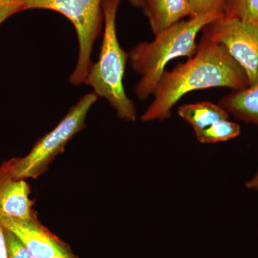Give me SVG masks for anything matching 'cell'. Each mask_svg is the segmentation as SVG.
Listing matches in <instances>:
<instances>
[{
  "label": "cell",
  "instance_id": "5bb4252c",
  "mask_svg": "<svg viewBox=\"0 0 258 258\" xmlns=\"http://www.w3.org/2000/svg\"><path fill=\"white\" fill-rule=\"evenodd\" d=\"M191 17L221 13L224 15L227 0H189Z\"/></svg>",
  "mask_w": 258,
  "mask_h": 258
},
{
  "label": "cell",
  "instance_id": "ba28073f",
  "mask_svg": "<svg viewBox=\"0 0 258 258\" xmlns=\"http://www.w3.org/2000/svg\"><path fill=\"white\" fill-rule=\"evenodd\" d=\"M14 158L0 166V219L3 217L31 220L36 218L30 198V187L25 179L13 176Z\"/></svg>",
  "mask_w": 258,
  "mask_h": 258
},
{
  "label": "cell",
  "instance_id": "8fae6325",
  "mask_svg": "<svg viewBox=\"0 0 258 258\" xmlns=\"http://www.w3.org/2000/svg\"><path fill=\"white\" fill-rule=\"evenodd\" d=\"M178 114L198 132L222 119H228L229 113L220 104L210 101L182 105L178 108Z\"/></svg>",
  "mask_w": 258,
  "mask_h": 258
},
{
  "label": "cell",
  "instance_id": "52a82bcc",
  "mask_svg": "<svg viewBox=\"0 0 258 258\" xmlns=\"http://www.w3.org/2000/svg\"><path fill=\"white\" fill-rule=\"evenodd\" d=\"M0 224L20 239L32 258H52L71 252L69 246L39 222L31 220L3 217Z\"/></svg>",
  "mask_w": 258,
  "mask_h": 258
},
{
  "label": "cell",
  "instance_id": "7a4b0ae2",
  "mask_svg": "<svg viewBox=\"0 0 258 258\" xmlns=\"http://www.w3.org/2000/svg\"><path fill=\"white\" fill-rule=\"evenodd\" d=\"M223 15L210 13L190 17L155 35L152 41L134 47L129 52L128 58L132 69L141 76L134 91L137 98L146 100L153 95L170 61L192 57L198 48L199 32Z\"/></svg>",
  "mask_w": 258,
  "mask_h": 258
},
{
  "label": "cell",
  "instance_id": "8992f818",
  "mask_svg": "<svg viewBox=\"0 0 258 258\" xmlns=\"http://www.w3.org/2000/svg\"><path fill=\"white\" fill-rule=\"evenodd\" d=\"M203 32V36L225 47L242 68L248 87L258 86V27L223 15Z\"/></svg>",
  "mask_w": 258,
  "mask_h": 258
},
{
  "label": "cell",
  "instance_id": "44dd1931",
  "mask_svg": "<svg viewBox=\"0 0 258 258\" xmlns=\"http://www.w3.org/2000/svg\"><path fill=\"white\" fill-rule=\"evenodd\" d=\"M52 258H78L74 255L72 252H69V253L57 254V255L54 256Z\"/></svg>",
  "mask_w": 258,
  "mask_h": 258
},
{
  "label": "cell",
  "instance_id": "7c38bea8",
  "mask_svg": "<svg viewBox=\"0 0 258 258\" xmlns=\"http://www.w3.org/2000/svg\"><path fill=\"white\" fill-rule=\"evenodd\" d=\"M240 132V125L238 123L228 119H222L208 128L195 132V134L200 143L214 144L237 138Z\"/></svg>",
  "mask_w": 258,
  "mask_h": 258
},
{
  "label": "cell",
  "instance_id": "5b68a950",
  "mask_svg": "<svg viewBox=\"0 0 258 258\" xmlns=\"http://www.w3.org/2000/svg\"><path fill=\"white\" fill-rule=\"evenodd\" d=\"M94 92L83 96L55 128L39 139L28 155L14 158L13 176L16 179H37L42 175L66 144L86 126L89 110L98 100Z\"/></svg>",
  "mask_w": 258,
  "mask_h": 258
},
{
  "label": "cell",
  "instance_id": "4fadbf2b",
  "mask_svg": "<svg viewBox=\"0 0 258 258\" xmlns=\"http://www.w3.org/2000/svg\"><path fill=\"white\" fill-rule=\"evenodd\" d=\"M224 16L258 27V0H227Z\"/></svg>",
  "mask_w": 258,
  "mask_h": 258
},
{
  "label": "cell",
  "instance_id": "ac0fdd59",
  "mask_svg": "<svg viewBox=\"0 0 258 258\" xmlns=\"http://www.w3.org/2000/svg\"><path fill=\"white\" fill-rule=\"evenodd\" d=\"M0 258H8L5 246L4 228L0 224Z\"/></svg>",
  "mask_w": 258,
  "mask_h": 258
},
{
  "label": "cell",
  "instance_id": "6da1fadb",
  "mask_svg": "<svg viewBox=\"0 0 258 258\" xmlns=\"http://www.w3.org/2000/svg\"><path fill=\"white\" fill-rule=\"evenodd\" d=\"M247 87L243 70L225 47L203 36L192 57L172 71H164L153 93L154 100L141 119L144 122L167 119L173 107L192 91L212 88L239 91Z\"/></svg>",
  "mask_w": 258,
  "mask_h": 258
},
{
  "label": "cell",
  "instance_id": "d6986e66",
  "mask_svg": "<svg viewBox=\"0 0 258 258\" xmlns=\"http://www.w3.org/2000/svg\"><path fill=\"white\" fill-rule=\"evenodd\" d=\"M246 187L249 189L258 190V170L253 177L246 183Z\"/></svg>",
  "mask_w": 258,
  "mask_h": 258
},
{
  "label": "cell",
  "instance_id": "3957f363",
  "mask_svg": "<svg viewBox=\"0 0 258 258\" xmlns=\"http://www.w3.org/2000/svg\"><path fill=\"white\" fill-rule=\"evenodd\" d=\"M121 0H104L103 30L99 58L91 64L85 84L91 86L98 97L105 98L122 120L134 121L137 111L134 102L127 96L123 76L128 54L120 47L117 37L116 15Z\"/></svg>",
  "mask_w": 258,
  "mask_h": 258
},
{
  "label": "cell",
  "instance_id": "9a60e30c",
  "mask_svg": "<svg viewBox=\"0 0 258 258\" xmlns=\"http://www.w3.org/2000/svg\"><path fill=\"white\" fill-rule=\"evenodd\" d=\"M4 236L8 258H32L25 244L13 232L4 228Z\"/></svg>",
  "mask_w": 258,
  "mask_h": 258
},
{
  "label": "cell",
  "instance_id": "2e32d148",
  "mask_svg": "<svg viewBox=\"0 0 258 258\" xmlns=\"http://www.w3.org/2000/svg\"><path fill=\"white\" fill-rule=\"evenodd\" d=\"M21 11H23L21 7H13V8H8V9L0 10V25L10 17Z\"/></svg>",
  "mask_w": 258,
  "mask_h": 258
},
{
  "label": "cell",
  "instance_id": "ffe728a7",
  "mask_svg": "<svg viewBox=\"0 0 258 258\" xmlns=\"http://www.w3.org/2000/svg\"><path fill=\"white\" fill-rule=\"evenodd\" d=\"M148 0H129L131 3L134 6L144 7Z\"/></svg>",
  "mask_w": 258,
  "mask_h": 258
},
{
  "label": "cell",
  "instance_id": "9c48e42d",
  "mask_svg": "<svg viewBox=\"0 0 258 258\" xmlns=\"http://www.w3.org/2000/svg\"><path fill=\"white\" fill-rule=\"evenodd\" d=\"M144 9L154 35L191 17L189 0H148Z\"/></svg>",
  "mask_w": 258,
  "mask_h": 258
},
{
  "label": "cell",
  "instance_id": "277c9868",
  "mask_svg": "<svg viewBox=\"0 0 258 258\" xmlns=\"http://www.w3.org/2000/svg\"><path fill=\"white\" fill-rule=\"evenodd\" d=\"M26 10H47L63 15L76 29L79 40V56L70 77L73 85L84 83L93 64L91 54L101 33L104 0H20Z\"/></svg>",
  "mask_w": 258,
  "mask_h": 258
},
{
  "label": "cell",
  "instance_id": "e0dca14e",
  "mask_svg": "<svg viewBox=\"0 0 258 258\" xmlns=\"http://www.w3.org/2000/svg\"><path fill=\"white\" fill-rule=\"evenodd\" d=\"M13 7H21L23 10V5L20 0H0V10L8 9Z\"/></svg>",
  "mask_w": 258,
  "mask_h": 258
},
{
  "label": "cell",
  "instance_id": "30bf717a",
  "mask_svg": "<svg viewBox=\"0 0 258 258\" xmlns=\"http://www.w3.org/2000/svg\"><path fill=\"white\" fill-rule=\"evenodd\" d=\"M219 104L236 119L258 127V86L234 91Z\"/></svg>",
  "mask_w": 258,
  "mask_h": 258
}]
</instances>
